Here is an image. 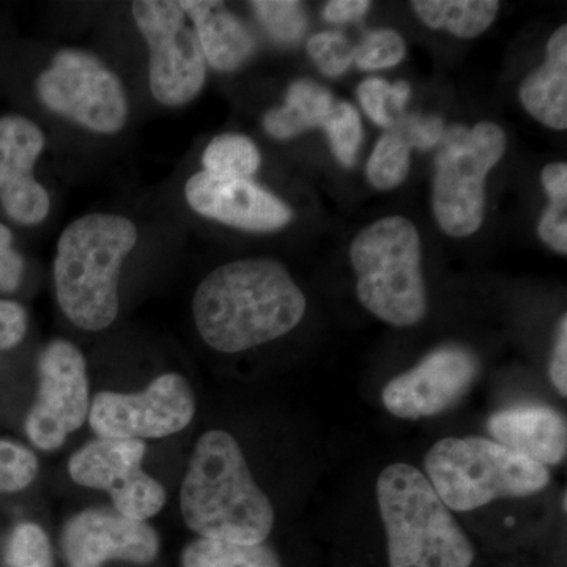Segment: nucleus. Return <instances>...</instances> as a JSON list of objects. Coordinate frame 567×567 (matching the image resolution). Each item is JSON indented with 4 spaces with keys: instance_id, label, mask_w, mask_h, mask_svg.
Here are the masks:
<instances>
[{
    "instance_id": "obj_9",
    "label": "nucleus",
    "mask_w": 567,
    "mask_h": 567,
    "mask_svg": "<svg viewBox=\"0 0 567 567\" xmlns=\"http://www.w3.org/2000/svg\"><path fill=\"white\" fill-rule=\"evenodd\" d=\"M132 13L151 51L153 99L167 107L192 103L203 92L207 62L181 2L137 0L132 3Z\"/></svg>"
},
{
    "instance_id": "obj_31",
    "label": "nucleus",
    "mask_w": 567,
    "mask_h": 567,
    "mask_svg": "<svg viewBox=\"0 0 567 567\" xmlns=\"http://www.w3.org/2000/svg\"><path fill=\"white\" fill-rule=\"evenodd\" d=\"M309 58L327 76L344 74L352 66L354 47L341 32H320L308 41Z\"/></svg>"
},
{
    "instance_id": "obj_4",
    "label": "nucleus",
    "mask_w": 567,
    "mask_h": 567,
    "mask_svg": "<svg viewBox=\"0 0 567 567\" xmlns=\"http://www.w3.org/2000/svg\"><path fill=\"white\" fill-rule=\"evenodd\" d=\"M375 492L390 567H472V540L421 470L388 465Z\"/></svg>"
},
{
    "instance_id": "obj_24",
    "label": "nucleus",
    "mask_w": 567,
    "mask_h": 567,
    "mask_svg": "<svg viewBox=\"0 0 567 567\" xmlns=\"http://www.w3.org/2000/svg\"><path fill=\"white\" fill-rule=\"evenodd\" d=\"M410 95H412V89L405 81H395L394 84H390L382 78H371L361 82L358 87V102L365 115L388 132L402 115L406 114Z\"/></svg>"
},
{
    "instance_id": "obj_30",
    "label": "nucleus",
    "mask_w": 567,
    "mask_h": 567,
    "mask_svg": "<svg viewBox=\"0 0 567 567\" xmlns=\"http://www.w3.org/2000/svg\"><path fill=\"white\" fill-rule=\"evenodd\" d=\"M39 473V461L29 447L0 440V492H20Z\"/></svg>"
},
{
    "instance_id": "obj_36",
    "label": "nucleus",
    "mask_w": 567,
    "mask_h": 567,
    "mask_svg": "<svg viewBox=\"0 0 567 567\" xmlns=\"http://www.w3.org/2000/svg\"><path fill=\"white\" fill-rule=\"evenodd\" d=\"M551 383L557 388L561 398L567 395V316L563 315L557 328L554 352H551L550 368H548Z\"/></svg>"
},
{
    "instance_id": "obj_32",
    "label": "nucleus",
    "mask_w": 567,
    "mask_h": 567,
    "mask_svg": "<svg viewBox=\"0 0 567 567\" xmlns=\"http://www.w3.org/2000/svg\"><path fill=\"white\" fill-rule=\"evenodd\" d=\"M390 132L399 134L410 148L431 151L442 142L445 136V122L435 115L405 114L395 122Z\"/></svg>"
},
{
    "instance_id": "obj_18",
    "label": "nucleus",
    "mask_w": 567,
    "mask_h": 567,
    "mask_svg": "<svg viewBox=\"0 0 567 567\" xmlns=\"http://www.w3.org/2000/svg\"><path fill=\"white\" fill-rule=\"evenodd\" d=\"M203 50L205 62L216 71L241 69L256 51V39L240 18L215 0L181 2Z\"/></svg>"
},
{
    "instance_id": "obj_17",
    "label": "nucleus",
    "mask_w": 567,
    "mask_h": 567,
    "mask_svg": "<svg viewBox=\"0 0 567 567\" xmlns=\"http://www.w3.org/2000/svg\"><path fill=\"white\" fill-rule=\"evenodd\" d=\"M494 442L544 466L563 464L567 454L565 415L554 406L522 404L498 410L487 420Z\"/></svg>"
},
{
    "instance_id": "obj_34",
    "label": "nucleus",
    "mask_w": 567,
    "mask_h": 567,
    "mask_svg": "<svg viewBox=\"0 0 567 567\" xmlns=\"http://www.w3.org/2000/svg\"><path fill=\"white\" fill-rule=\"evenodd\" d=\"M24 259L13 248V233L0 223V293H13L24 276Z\"/></svg>"
},
{
    "instance_id": "obj_5",
    "label": "nucleus",
    "mask_w": 567,
    "mask_h": 567,
    "mask_svg": "<svg viewBox=\"0 0 567 567\" xmlns=\"http://www.w3.org/2000/svg\"><path fill=\"white\" fill-rule=\"evenodd\" d=\"M425 477L447 509H480L499 498H520L546 491L547 466L484 436H446L427 451Z\"/></svg>"
},
{
    "instance_id": "obj_14",
    "label": "nucleus",
    "mask_w": 567,
    "mask_h": 567,
    "mask_svg": "<svg viewBox=\"0 0 567 567\" xmlns=\"http://www.w3.org/2000/svg\"><path fill=\"white\" fill-rule=\"evenodd\" d=\"M61 544L69 567H103L111 559L151 565L159 551L155 528L115 509H87L71 517Z\"/></svg>"
},
{
    "instance_id": "obj_39",
    "label": "nucleus",
    "mask_w": 567,
    "mask_h": 567,
    "mask_svg": "<svg viewBox=\"0 0 567 567\" xmlns=\"http://www.w3.org/2000/svg\"><path fill=\"white\" fill-rule=\"evenodd\" d=\"M559 503H561L563 511H565V513H566V511H567V495H566V491L563 492L561 502H559Z\"/></svg>"
},
{
    "instance_id": "obj_27",
    "label": "nucleus",
    "mask_w": 567,
    "mask_h": 567,
    "mask_svg": "<svg viewBox=\"0 0 567 567\" xmlns=\"http://www.w3.org/2000/svg\"><path fill=\"white\" fill-rule=\"evenodd\" d=\"M323 128L338 162L353 167L363 142V123L357 107L349 103H334Z\"/></svg>"
},
{
    "instance_id": "obj_22",
    "label": "nucleus",
    "mask_w": 567,
    "mask_h": 567,
    "mask_svg": "<svg viewBox=\"0 0 567 567\" xmlns=\"http://www.w3.org/2000/svg\"><path fill=\"white\" fill-rule=\"evenodd\" d=\"M182 567H282L268 544H238L230 540H193L183 550Z\"/></svg>"
},
{
    "instance_id": "obj_21",
    "label": "nucleus",
    "mask_w": 567,
    "mask_h": 567,
    "mask_svg": "<svg viewBox=\"0 0 567 567\" xmlns=\"http://www.w3.org/2000/svg\"><path fill=\"white\" fill-rule=\"evenodd\" d=\"M420 21L431 29H443L458 39H475L491 28L498 14L496 0H415Z\"/></svg>"
},
{
    "instance_id": "obj_15",
    "label": "nucleus",
    "mask_w": 567,
    "mask_h": 567,
    "mask_svg": "<svg viewBox=\"0 0 567 567\" xmlns=\"http://www.w3.org/2000/svg\"><path fill=\"white\" fill-rule=\"evenodd\" d=\"M47 147L43 130L24 115L0 117V204L21 226H37L51 212V196L33 169Z\"/></svg>"
},
{
    "instance_id": "obj_25",
    "label": "nucleus",
    "mask_w": 567,
    "mask_h": 567,
    "mask_svg": "<svg viewBox=\"0 0 567 567\" xmlns=\"http://www.w3.org/2000/svg\"><path fill=\"white\" fill-rule=\"evenodd\" d=\"M410 151L412 148L399 134H383L365 167L369 183L380 192L398 188L410 173Z\"/></svg>"
},
{
    "instance_id": "obj_6",
    "label": "nucleus",
    "mask_w": 567,
    "mask_h": 567,
    "mask_svg": "<svg viewBox=\"0 0 567 567\" xmlns=\"http://www.w3.org/2000/svg\"><path fill=\"white\" fill-rule=\"evenodd\" d=\"M421 237L404 216L369 224L350 245L360 303L382 322L415 327L427 311Z\"/></svg>"
},
{
    "instance_id": "obj_13",
    "label": "nucleus",
    "mask_w": 567,
    "mask_h": 567,
    "mask_svg": "<svg viewBox=\"0 0 567 567\" xmlns=\"http://www.w3.org/2000/svg\"><path fill=\"white\" fill-rule=\"evenodd\" d=\"M480 360L462 346H442L409 371L395 375L382 391V402L401 420L442 415L456 406L476 382Z\"/></svg>"
},
{
    "instance_id": "obj_23",
    "label": "nucleus",
    "mask_w": 567,
    "mask_h": 567,
    "mask_svg": "<svg viewBox=\"0 0 567 567\" xmlns=\"http://www.w3.org/2000/svg\"><path fill=\"white\" fill-rule=\"evenodd\" d=\"M259 148L244 134H219L205 147L203 164L205 173L226 178L249 181L259 171Z\"/></svg>"
},
{
    "instance_id": "obj_33",
    "label": "nucleus",
    "mask_w": 567,
    "mask_h": 567,
    "mask_svg": "<svg viewBox=\"0 0 567 567\" xmlns=\"http://www.w3.org/2000/svg\"><path fill=\"white\" fill-rule=\"evenodd\" d=\"M537 234L540 240L554 249L555 252L566 256L567 252V199L550 200L540 221L537 224Z\"/></svg>"
},
{
    "instance_id": "obj_35",
    "label": "nucleus",
    "mask_w": 567,
    "mask_h": 567,
    "mask_svg": "<svg viewBox=\"0 0 567 567\" xmlns=\"http://www.w3.org/2000/svg\"><path fill=\"white\" fill-rule=\"evenodd\" d=\"M28 331V312L13 300H0V350L14 349Z\"/></svg>"
},
{
    "instance_id": "obj_1",
    "label": "nucleus",
    "mask_w": 567,
    "mask_h": 567,
    "mask_svg": "<svg viewBox=\"0 0 567 567\" xmlns=\"http://www.w3.org/2000/svg\"><path fill=\"white\" fill-rule=\"evenodd\" d=\"M305 293L281 262L268 257L215 268L193 297V317L205 344L240 353L282 338L300 324Z\"/></svg>"
},
{
    "instance_id": "obj_10",
    "label": "nucleus",
    "mask_w": 567,
    "mask_h": 567,
    "mask_svg": "<svg viewBox=\"0 0 567 567\" xmlns=\"http://www.w3.org/2000/svg\"><path fill=\"white\" fill-rule=\"evenodd\" d=\"M196 415V395L175 372L159 375L142 393L102 391L93 398L89 424L100 439H163L188 427Z\"/></svg>"
},
{
    "instance_id": "obj_8",
    "label": "nucleus",
    "mask_w": 567,
    "mask_h": 567,
    "mask_svg": "<svg viewBox=\"0 0 567 567\" xmlns=\"http://www.w3.org/2000/svg\"><path fill=\"white\" fill-rule=\"evenodd\" d=\"M35 89L48 110L93 133L117 134L128 122V96L121 78L91 52L59 51Z\"/></svg>"
},
{
    "instance_id": "obj_26",
    "label": "nucleus",
    "mask_w": 567,
    "mask_h": 567,
    "mask_svg": "<svg viewBox=\"0 0 567 567\" xmlns=\"http://www.w3.org/2000/svg\"><path fill=\"white\" fill-rule=\"evenodd\" d=\"M251 7L265 31L278 43H297L308 31V14L297 0H256Z\"/></svg>"
},
{
    "instance_id": "obj_12",
    "label": "nucleus",
    "mask_w": 567,
    "mask_h": 567,
    "mask_svg": "<svg viewBox=\"0 0 567 567\" xmlns=\"http://www.w3.org/2000/svg\"><path fill=\"white\" fill-rule=\"evenodd\" d=\"M147 445L142 440L96 439L71 456V480L82 487L110 492L123 517L145 522L166 503V492L142 470Z\"/></svg>"
},
{
    "instance_id": "obj_7",
    "label": "nucleus",
    "mask_w": 567,
    "mask_h": 567,
    "mask_svg": "<svg viewBox=\"0 0 567 567\" xmlns=\"http://www.w3.org/2000/svg\"><path fill=\"white\" fill-rule=\"evenodd\" d=\"M506 147V134L496 123L446 130L432 182V210L443 233L454 238L477 233L486 213L487 175Z\"/></svg>"
},
{
    "instance_id": "obj_38",
    "label": "nucleus",
    "mask_w": 567,
    "mask_h": 567,
    "mask_svg": "<svg viewBox=\"0 0 567 567\" xmlns=\"http://www.w3.org/2000/svg\"><path fill=\"white\" fill-rule=\"evenodd\" d=\"M548 199H567V164L551 163L540 174Z\"/></svg>"
},
{
    "instance_id": "obj_28",
    "label": "nucleus",
    "mask_w": 567,
    "mask_h": 567,
    "mask_svg": "<svg viewBox=\"0 0 567 567\" xmlns=\"http://www.w3.org/2000/svg\"><path fill=\"white\" fill-rule=\"evenodd\" d=\"M7 567H54L50 537L39 525L20 524L7 540Z\"/></svg>"
},
{
    "instance_id": "obj_37",
    "label": "nucleus",
    "mask_w": 567,
    "mask_h": 567,
    "mask_svg": "<svg viewBox=\"0 0 567 567\" xmlns=\"http://www.w3.org/2000/svg\"><path fill=\"white\" fill-rule=\"evenodd\" d=\"M371 9L369 0H331L324 6L323 20L331 24H349L363 20Z\"/></svg>"
},
{
    "instance_id": "obj_11",
    "label": "nucleus",
    "mask_w": 567,
    "mask_h": 567,
    "mask_svg": "<svg viewBox=\"0 0 567 567\" xmlns=\"http://www.w3.org/2000/svg\"><path fill=\"white\" fill-rule=\"evenodd\" d=\"M39 395L25 420V434L41 451H55L89 417L87 364L76 346L55 339L39 360Z\"/></svg>"
},
{
    "instance_id": "obj_20",
    "label": "nucleus",
    "mask_w": 567,
    "mask_h": 567,
    "mask_svg": "<svg viewBox=\"0 0 567 567\" xmlns=\"http://www.w3.org/2000/svg\"><path fill=\"white\" fill-rule=\"evenodd\" d=\"M333 106V95L323 85L309 80L295 81L287 89L284 106L265 114V132L275 140H292L323 126Z\"/></svg>"
},
{
    "instance_id": "obj_2",
    "label": "nucleus",
    "mask_w": 567,
    "mask_h": 567,
    "mask_svg": "<svg viewBox=\"0 0 567 567\" xmlns=\"http://www.w3.org/2000/svg\"><path fill=\"white\" fill-rule=\"evenodd\" d=\"M183 520L205 539L260 544L275 527L270 498L252 477L244 451L224 431L205 432L181 488Z\"/></svg>"
},
{
    "instance_id": "obj_3",
    "label": "nucleus",
    "mask_w": 567,
    "mask_h": 567,
    "mask_svg": "<svg viewBox=\"0 0 567 567\" xmlns=\"http://www.w3.org/2000/svg\"><path fill=\"white\" fill-rule=\"evenodd\" d=\"M140 240L132 219L91 213L74 219L58 241L54 286L58 303L71 323L103 331L118 316V278Z\"/></svg>"
},
{
    "instance_id": "obj_29",
    "label": "nucleus",
    "mask_w": 567,
    "mask_h": 567,
    "mask_svg": "<svg viewBox=\"0 0 567 567\" xmlns=\"http://www.w3.org/2000/svg\"><path fill=\"white\" fill-rule=\"evenodd\" d=\"M405 54L406 44L401 33L391 29H377L354 47L353 63L364 71L393 69L404 61Z\"/></svg>"
},
{
    "instance_id": "obj_19",
    "label": "nucleus",
    "mask_w": 567,
    "mask_h": 567,
    "mask_svg": "<svg viewBox=\"0 0 567 567\" xmlns=\"http://www.w3.org/2000/svg\"><path fill=\"white\" fill-rule=\"evenodd\" d=\"M518 99L533 118L548 128H567V25L547 43L546 61L522 82Z\"/></svg>"
},
{
    "instance_id": "obj_16",
    "label": "nucleus",
    "mask_w": 567,
    "mask_h": 567,
    "mask_svg": "<svg viewBox=\"0 0 567 567\" xmlns=\"http://www.w3.org/2000/svg\"><path fill=\"white\" fill-rule=\"evenodd\" d=\"M185 199L197 215L249 233H275L293 218L289 205L262 186L205 171L188 178Z\"/></svg>"
}]
</instances>
